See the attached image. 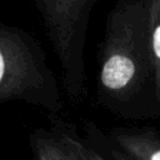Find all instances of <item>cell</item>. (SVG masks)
<instances>
[{"instance_id": "1", "label": "cell", "mask_w": 160, "mask_h": 160, "mask_svg": "<svg viewBox=\"0 0 160 160\" xmlns=\"http://www.w3.org/2000/svg\"><path fill=\"white\" fill-rule=\"evenodd\" d=\"M98 88L102 102L124 118L160 115L144 0H116L108 14L99 54Z\"/></svg>"}, {"instance_id": "2", "label": "cell", "mask_w": 160, "mask_h": 160, "mask_svg": "<svg viewBox=\"0 0 160 160\" xmlns=\"http://www.w3.org/2000/svg\"><path fill=\"white\" fill-rule=\"evenodd\" d=\"M24 101L51 115L62 110L58 81L38 40L0 19V105Z\"/></svg>"}, {"instance_id": "3", "label": "cell", "mask_w": 160, "mask_h": 160, "mask_svg": "<svg viewBox=\"0 0 160 160\" xmlns=\"http://www.w3.org/2000/svg\"><path fill=\"white\" fill-rule=\"evenodd\" d=\"M99 0H32L59 59L66 92L79 100L85 92L84 49L92 9Z\"/></svg>"}, {"instance_id": "4", "label": "cell", "mask_w": 160, "mask_h": 160, "mask_svg": "<svg viewBox=\"0 0 160 160\" xmlns=\"http://www.w3.org/2000/svg\"><path fill=\"white\" fill-rule=\"evenodd\" d=\"M106 141L134 160H160L159 129L151 126L114 129Z\"/></svg>"}, {"instance_id": "5", "label": "cell", "mask_w": 160, "mask_h": 160, "mask_svg": "<svg viewBox=\"0 0 160 160\" xmlns=\"http://www.w3.org/2000/svg\"><path fill=\"white\" fill-rule=\"evenodd\" d=\"M30 142L36 160H81L59 134L39 130Z\"/></svg>"}, {"instance_id": "6", "label": "cell", "mask_w": 160, "mask_h": 160, "mask_svg": "<svg viewBox=\"0 0 160 160\" xmlns=\"http://www.w3.org/2000/svg\"><path fill=\"white\" fill-rule=\"evenodd\" d=\"M152 46V58L155 68V95L160 110V0H144Z\"/></svg>"}, {"instance_id": "7", "label": "cell", "mask_w": 160, "mask_h": 160, "mask_svg": "<svg viewBox=\"0 0 160 160\" xmlns=\"http://www.w3.org/2000/svg\"><path fill=\"white\" fill-rule=\"evenodd\" d=\"M58 134L81 160H106V158H104L95 146L82 141V139H80L75 132L68 130H59Z\"/></svg>"}, {"instance_id": "8", "label": "cell", "mask_w": 160, "mask_h": 160, "mask_svg": "<svg viewBox=\"0 0 160 160\" xmlns=\"http://www.w3.org/2000/svg\"><path fill=\"white\" fill-rule=\"evenodd\" d=\"M106 150L112 160H134L132 158H130L129 155H126L125 152H122L121 150H119L118 148H115L114 145H111L108 141H106Z\"/></svg>"}]
</instances>
